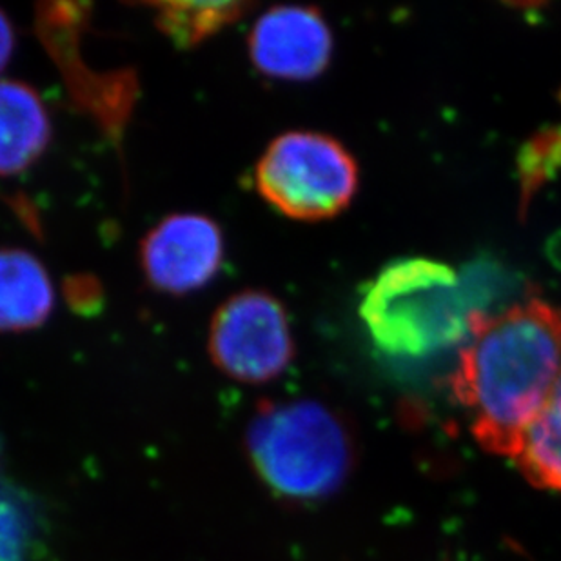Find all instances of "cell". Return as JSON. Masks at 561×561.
Instances as JSON below:
<instances>
[{"instance_id": "obj_9", "label": "cell", "mask_w": 561, "mask_h": 561, "mask_svg": "<svg viewBox=\"0 0 561 561\" xmlns=\"http://www.w3.org/2000/svg\"><path fill=\"white\" fill-rule=\"evenodd\" d=\"M54 308V282L43 262L24 250H0V333L41 328Z\"/></svg>"}, {"instance_id": "obj_8", "label": "cell", "mask_w": 561, "mask_h": 561, "mask_svg": "<svg viewBox=\"0 0 561 561\" xmlns=\"http://www.w3.org/2000/svg\"><path fill=\"white\" fill-rule=\"evenodd\" d=\"M51 140V118L37 91L19 80H0V176L32 168Z\"/></svg>"}, {"instance_id": "obj_15", "label": "cell", "mask_w": 561, "mask_h": 561, "mask_svg": "<svg viewBox=\"0 0 561 561\" xmlns=\"http://www.w3.org/2000/svg\"><path fill=\"white\" fill-rule=\"evenodd\" d=\"M15 49V30L4 11L0 10V71L10 62Z\"/></svg>"}, {"instance_id": "obj_5", "label": "cell", "mask_w": 561, "mask_h": 561, "mask_svg": "<svg viewBox=\"0 0 561 561\" xmlns=\"http://www.w3.org/2000/svg\"><path fill=\"white\" fill-rule=\"evenodd\" d=\"M207 353L213 366L231 380L250 386L276 380L295 358V339L284 304L259 289L229 297L213 314Z\"/></svg>"}, {"instance_id": "obj_11", "label": "cell", "mask_w": 561, "mask_h": 561, "mask_svg": "<svg viewBox=\"0 0 561 561\" xmlns=\"http://www.w3.org/2000/svg\"><path fill=\"white\" fill-rule=\"evenodd\" d=\"M514 461L535 488L561 494V371Z\"/></svg>"}, {"instance_id": "obj_10", "label": "cell", "mask_w": 561, "mask_h": 561, "mask_svg": "<svg viewBox=\"0 0 561 561\" xmlns=\"http://www.w3.org/2000/svg\"><path fill=\"white\" fill-rule=\"evenodd\" d=\"M54 530L43 499L0 471V561H48Z\"/></svg>"}, {"instance_id": "obj_1", "label": "cell", "mask_w": 561, "mask_h": 561, "mask_svg": "<svg viewBox=\"0 0 561 561\" xmlns=\"http://www.w3.org/2000/svg\"><path fill=\"white\" fill-rule=\"evenodd\" d=\"M560 371L561 309L529 297L496 312H471L453 391L478 445L514 460Z\"/></svg>"}, {"instance_id": "obj_2", "label": "cell", "mask_w": 561, "mask_h": 561, "mask_svg": "<svg viewBox=\"0 0 561 561\" xmlns=\"http://www.w3.org/2000/svg\"><path fill=\"white\" fill-rule=\"evenodd\" d=\"M244 450L260 485L291 508L333 499L356 466L347 420L311 398L262 400L245 427Z\"/></svg>"}, {"instance_id": "obj_4", "label": "cell", "mask_w": 561, "mask_h": 561, "mask_svg": "<svg viewBox=\"0 0 561 561\" xmlns=\"http://www.w3.org/2000/svg\"><path fill=\"white\" fill-rule=\"evenodd\" d=\"M254 184L284 217L314 222L350 206L358 190V165L350 149L325 133L287 131L265 148Z\"/></svg>"}, {"instance_id": "obj_12", "label": "cell", "mask_w": 561, "mask_h": 561, "mask_svg": "<svg viewBox=\"0 0 561 561\" xmlns=\"http://www.w3.org/2000/svg\"><path fill=\"white\" fill-rule=\"evenodd\" d=\"M153 10L154 24L171 43L191 49L204 43L224 27L240 21L251 2H153L146 4Z\"/></svg>"}, {"instance_id": "obj_6", "label": "cell", "mask_w": 561, "mask_h": 561, "mask_svg": "<svg viewBox=\"0 0 561 561\" xmlns=\"http://www.w3.org/2000/svg\"><path fill=\"white\" fill-rule=\"evenodd\" d=\"M222 229L198 213L160 220L140 244V267L149 286L165 295H190L206 287L222 267Z\"/></svg>"}, {"instance_id": "obj_3", "label": "cell", "mask_w": 561, "mask_h": 561, "mask_svg": "<svg viewBox=\"0 0 561 561\" xmlns=\"http://www.w3.org/2000/svg\"><path fill=\"white\" fill-rule=\"evenodd\" d=\"M471 306L461 276L439 260H394L362 291L360 317L378 350L427 358L469 336Z\"/></svg>"}, {"instance_id": "obj_7", "label": "cell", "mask_w": 561, "mask_h": 561, "mask_svg": "<svg viewBox=\"0 0 561 561\" xmlns=\"http://www.w3.org/2000/svg\"><path fill=\"white\" fill-rule=\"evenodd\" d=\"M333 33L312 5H275L256 19L248 38L250 59L265 77L317 79L333 57Z\"/></svg>"}, {"instance_id": "obj_13", "label": "cell", "mask_w": 561, "mask_h": 561, "mask_svg": "<svg viewBox=\"0 0 561 561\" xmlns=\"http://www.w3.org/2000/svg\"><path fill=\"white\" fill-rule=\"evenodd\" d=\"M561 171V124L535 133L519 149L518 175L522 204L530 198Z\"/></svg>"}, {"instance_id": "obj_14", "label": "cell", "mask_w": 561, "mask_h": 561, "mask_svg": "<svg viewBox=\"0 0 561 561\" xmlns=\"http://www.w3.org/2000/svg\"><path fill=\"white\" fill-rule=\"evenodd\" d=\"M66 298L69 306H73L75 309L90 312V309H96L101 304V284L88 276L71 278L66 284Z\"/></svg>"}]
</instances>
